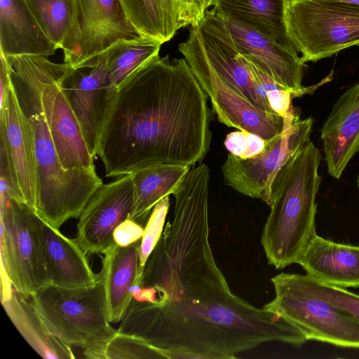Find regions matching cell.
<instances>
[{
    "mask_svg": "<svg viewBox=\"0 0 359 359\" xmlns=\"http://www.w3.org/2000/svg\"><path fill=\"white\" fill-rule=\"evenodd\" d=\"M208 98L185 59L158 54L145 62L107 112L97 153L105 177L201 163L212 139Z\"/></svg>",
    "mask_w": 359,
    "mask_h": 359,
    "instance_id": "6da1fadb",
    "label": "cell"
},
{
    "mask_svg": "<svg viewBox=\"0 0 359 359\" xmlns=\"http://www.w3.org/2000/svg\"><path fill=\"white\" fill-rule=\"evenodd\" d=\"M210 177L208 166L200 163L174 191L172 218L144 265L137 300L196 318L234 295L210 243Z\"/></svg>",
    "mask_w": 359,
    "mask_h": 359,
    "instance_id": "7a4b0ae2",
    "label": "cell"
},
{
    "mask_svg": "<svg viewBox=\"0 0 359 359\" xmlns=\"http://www.w3.org/2000/svg\"><path fill=\"white\" fill-rule=\"evenodd\" d=\"M11 83L26 119L38 173L36 213L60 229L79 218L95 191L103 184L96 170H67L60 161L44 114L40 88L30 55L6 57Z\"/></svg>",
    "mask_w": 359,
    "mask_h": 359,
    "instance_id": "3957f363",
    "label": "cell"
},
{
    "mask_svg": "<svg viewBox=\"0 0 359 359\" xmlns=\"http://www.w3.org/2000/svg\"><path fill=\"white\" fill-rule=\"evenodd\" d=\"M321 154L309 140L283 165L271 187L270 212L260 242L269 264H297L315 231Z\"/></svg>",
    "mask_w": 359,
    "mask_h": 359,
    "instance_id": "277c9868",
    "label": "cell"
},
{
    "mask_svg": "<svg viewBox=\"0 0 359 359\" xmlns=\"http://www.w3.org/2000/svg\"><path fill=\"white\" fill-rule=\"evenodd\" d=\"M92 285L64 287L47 284L32 294L31 303L49 330L64 344L93 350L116 332L108 319L101 271Z\"/></svg>",
    "mask_w": 359,
    "mask_h": 359,
    "instance_id": "5b68a950",
    "label": "cell"
},
{
    "mask_svg": "<svg viewBox=\"0 0 359 359\" xmlns=\"http://www.w3.org/2000/svg\"><path fill=\"white\" fill-rule=\"evenodd\" d=\"M178 49L210 98L220 123L269 140L299 119L297 111L283 117L255 106L219 76L206 57L197 25H191L187 39Z\"/></svg>",
    "mask_w": 359,
    "mask_h": 359,
    "instance_id": "8992f818",
    "label": "cell"
},
{
    "mask_svg": "<svg viewBox=\"0 0 359 359\" xmlns=\"http://www.w3.org/2000/svg\"><path fill=\"white\" fill-rule=\"evenodd\" d=\"M275 297L263 308L283 317L308 340L359 348V323L337 306L316 296L297 274L280 273L271 278Z\"/></svg>",
    "mask_w": 359,
    "mask_h": 359,
    "instance_id": "52a82bcc",
    "label": "cell"
},
{
    "mask_svg": "<svg viewBox=\"0 0 359 359\" xmlns=\"http://www.w3.org/2000/svg\"><path fill=\"white\" fill-rule=\"evenodd\" d=\"M288 36L304 62L359 45V8L316 0H289Z\"/></svg>",
    "mask_w": 359,
    "mask_h": 359,
    "instance_id": "ba28073f",
    "label": "cell"
},
{
    "mask_svg": "<svg viewBox=\"0 0 359 359\" xmlns=\"http://www.w3.org/2000/svg\"><path fill=\"white\" fill-rule=\"evenodd\" d=\"M1 268L13 288L26 297L49 284L43 240V220L24 203L0 205Z\"/></svg>",
    "mask_w": 359,
    "mask_h": 359,
    "instance_id": "9c48e42d",
    "label": "cell"
},
{
    "mask_svg": "<svg viewBox=\"0 0 359 359\" xmlns=\"http://www.w3.org/2000/svg\"><path fill=\"white\" fill-rule=\"evenodd\" d=\"M39 83L44 114L64 169L95 171V158L83 138L79 122L61 86L68 65L46 57L30 55Z\"/></svg>",
    "mask_w": 359,
    "mask_h": 359,
    "instance_id": "30bf717a",
    "label": "cell"
},
{
    "mask_svg": "<svg viewBox=\"0 0 359 359\" xmlns=\"http://www.w3.org/2000/svg\"><path fill=\"white\" fill-rule=\"evenodd\" d=\"M313 123L312 117L294 121L282 133L266 140L264 150L252 158L242 159L228 154L222 167L225 184L269 206L271 187L276 175L310 140Z\"/></svg>",
    "mask_w": 359,
    "mask_h": 359,
    "instance_id": "8fae6325",
    "label": "cell"
},
{
    "mask_svg": "<svg viewBox=\"0 0 359 359\" xmlns=\"http://www.w3.org/2000/svg\"><path fill=\"white\" fill-rule=\"evenodd\" d=\"M133 207L132 174L102 184L83 208L74 239L87 255H103L115 243L114 230L129 218Z\"/></svg>",
    "mask_w": 359,
    "mask_h": 359,
    "instance_id": "7c38bea8",
    "label": "cell"
},
{
    "mask_svg": "<svg viewBox=\"0 0 359 359\" xmlns=\"http://www.w3.org/2000/svg\"><path fill=\"white\" fill-rule=\"evenodd\" d=\"M61 86L79 122L89 151L95 158L107 112L114 96L109 91L105 52L92 67L68 65Z\"/></svg>",
    "mask_w": 359,
    "mask_h": 359,
    "instance_id": "4fadbf2b",
    "label": "cell"
},
{
    "mask_svg": "<svg viewBox=\"0 0 359 359\" xmlns=\"http://www.w3.org/2000/svg\"><path fill=\"white\" fill-rule=\"evenodd\" d=\"M77 56L73 68L92 67L112 45L141 36L118 0H74Z\"/></svg>",
    "mask_w": 359,
    "mask_h": 359,
    "instance_id": "5bb4252c",
    "label": "cell"
},
{
    "mask_svg": "<svg viewBox=\"0 0 359 359\" xmlns=\"http://www.w3.org/2000/svg\"><path fill=\"white\" fill-rule=\"evenodd\" d=\"M0 151L4 153L8 161L20 202L36 212V163L27 121L11 81L6 99L0 107Z\"/></svg>",
    "mask_w": 359,
    "mask_h": 359,
    "instance_id": "9a60e30c",
    "label": "cell"
},
{
    "mask_svg": "<svg viewBox=\"0 0 359 359\" xmlns=\"http://www.w3.org/2000/svg\"><path fill=\"white\" fill-rule=\"evenodd\" d=\"M219 16L243 57L289 90L294 97L309 93L310 88L302 86L305 62L297 52L287 49L276 39L250 27Z\"/></svg>",
    "mask_w": 359,
    "mask_h": 359,
    "instance_id": "2e32d148",
    "label": "cell"
},
{
    "mask_svg": "<svg viewBox=\"0 0 359 359\" xmlns=\"http://www.w3.org/2000/svg\"><path fill=\"white\" fill-rule=\"evenodd\" d=\"M196 25L206 57L218 74L252 104L273 112L260 96L248 61L238 50L222 18L208 10Z\"/></svg>",
    "mask_w": 359,
    "mask_h": 359,
    "instance_id": "e0dca14e",
    "label": "cell"
},
{
    "mask_svg": "<svg viewBox=\"0 0 359 359\" xmlns=\"http://www.w3.org/2000/svg\"><path fill=\"white\" fill-rule=\"evenodd\" d=\"M327 172L339 179L359 151V83L339 96L320 129Z\"/></svg>",
    "mask_w": 359,
    "mask_h": 359,
    "instance_id": "ac0fdd59",
    "label": "cell"
},
{
    "mask_svg": "<svg viewBox=\"0 0 359 359\" xmlns=\"http://www.w3.org/2000/svg\"><path fill=\"white\" fill-rule=\"evenodd\" d=\"M297 264L320 283L359 288V246L338 243L315 233Z\"/></svg>",
    "mask_w": 359,
    "mask_h": 359,
    "instance_id": "d6986e66",
    "label": "cell"
},
{
    "mask_svg": "<svg viewBox=\"0 0 359 359\" xmlns=\"http://www.w3.org/2000/svg\"><path fill=\"white\" fill-rule=\"evenodd\" d=\"M57 49L25 0H0V53L47 57Z\"/></svg>",
    "mask_w": 359,
    "mask_h": 359,
    "instance_id": "ffe728a7",
    "label": "cell"
},
{
    "mask_svg": "<svg viewBox=\"0 0 359 359\" xmlns=\"http://www.w3.org/2000/svg\"><path fill=\"white\" fill-rule=\"evenodd\" d=\"M42 240L49 283L64 287L93 285L99 275L92 270L87 254L76 240L67 238L43 221Z\"/></svg>",
    "mask_w": 359,
    "mask_h": 359,
    "instance_id": "44dd1931",
    "label": "cell"
},
{
    "mask_svg": "<svg viewBox=\"0 0 359 359\" xmlns=\"http://www.w3.org/2000/svg\"><path fill=\"white\" fill-rule=\"evenodd\" d=\"M141 239L128 245L114 243L103 254L102 269L108 319L120 323L132 301L130 289L141 281L139 250Z\"/></svg>",
    "mask_w": 359,
    "mask_h": 359,
    "instance_id": "7402d4cb",
    "label": "cell"
},
{
    "mask_svg": "<svg viewBox=\"0 0 359 359\" xmlns=\"http://www.w3.org/2000/svg\"><path fill=\"white\" fill-rule=\"evenodd\" d=\"M1 304L22 337L42 358H75L71 346L60 341L48 327L29 298L15 289Z\"/></svg>",
    "mask_w": 359,
    "mask_h": 359,
    "instance_id": "603a6c76",
    "label": "cell"
},
{
    "mask_svg": "<svg viewBox=\"0 0 359 359\" xmlns=\"http://www.w3.org/2000/svg\"><path fill=\"white\" fill-rule=\"evenodd\" d=\"M288 0H217L212 10L259 31L296 51L287 32L285 10Z\"/></svg>",
    "mask_w": 359,
    "mask_h": 359,
    "instance_id": "cb8c5ba5",
    "label": "cell"
},
{
    "mask_svg": "<svg viewBox=\"0 0 359 359\" xmlns=\"http://www.w3.org/2000/svg\"><path fill=\"white\" fill-rule=\"evenodd\" d=\"M191 168L158 166L132 174L133 207L128 219L145 226L154 207L172 194Z\"/></svg>",
    "mask_w": 359,
    "mask_h": 359,
    "instance_id": "d4e9b609",
    "label": "cell"
},
{
    "mask_svg": "<svg viewBox=\"0 0 359 359\" xmlns=\"http://www.w3.org/2000/svg\"><path fill=\"white\" fill-rule=\"evenodd\" d=\"M49 39L73 67L77 56L74 0H25Z\"/></svg>",
    "mask_w": 359,
    "mask_h": 359,
    "instance_id": "484cf974",
    "label": "cell"
},
{
    "mask_svg": "<svg viewBox=\"0 0 359 359\" xmlns=\"http://www.w3.org/2000/svg\"><path fill=\"white\" fill-rule=\"evenodd\" d=\"M125 15L142 37L162 44L180 29L176 0H118Z\"/></svg>",
    "mask_w": 359,
    "mask_h": 359,
    "instance_id": "4316f807",
    "label": "cell"
},
{
    "mask_svg": "<svg viewBox=\"0 0 359 359\" xmlns=\"http://www.w3.org/2000/svg\"><path fill=\"white\" fill-rule=\"evenodd\" d=\"M161 45L158 41L140 36L133 40L118 41L107 50L110 94L114 96L130 75L148 60L158 55Z\"/></svg>",
    "mask_w": 359,
    "mask_h": 359,
    "instance_id": "83f0119b",
    "label": "cell"
},
{
    "mask_svg": "<svg viewBox=\"0 0 359 359\" xmlns=\"http://www.w3.org/2000/svg\"><path fill=\"white\" fill-rule=\"evenodd\" d=\"M86 358L93 359H147L168 358L166 353L142 339L118 331L100 346L83 352Z\"/></svg>",
    "mask_w": 359,
    "mask_h": 359,
    "instance_id": "f1b7e54d",
    "label": "cell"
},
{
    "mask_svg": "<svg viewBox=\"0 0 359 359\" xmlns=\"http://www.w3.org/2000/svg\"><path fill=\"white\" fill-rule=\"evenodd\" d=\"M245 58L248 61L260 96L268 102L271 110L283 117L294 111L296 109L292 104V100L294 98L293 94L278 83L252 61Z\"/></svg>",
    "mask_w": 359,
    "mask_h": 359,
    "instance_id": "f546056e",
    "label": "cell"
},
{
    "mask_svg": "<svg viewBox=\"0 0 359 359\" xmlns=\"http://www.w3.org/2000/svg\"><path fill=\"white\" fill-rule=\"evenodd\" d=\"M297 277L310 292L337 306L359 323V295L344 288L320 283L308 275L297 274Z\"/></svg>",
    "mask_w": 359,
    "mask_h": 359,
    "instance_id": "4dcf8cb0",
    "label": "cell"
},
{
    "mask_svg": "<svg viewBox=\"0 0 359 359\" xmlns=\"http://www.w3.org/2000/svg\"><path fill=\"white\" fill-rule=\"evenodd\" d=\"M170 206L169 196L160 201L152 209L144 226L139 255L140 273L163 233L165 217Z\"/></svg>",
    "mask_w": 359,
    "mask_h": 359,
    "instance_id": "1f68e13d",
    "label": "cell"
},
{
    "mask_svg": "<svg viewBox=\"0 0 359 359\" xmlns=\"http://www.w3.org/2000/svg\"><path fill=\"white\" fill-rule=\"evenodd\" d=\"M266 140L250 132L237 130L228 134L224 140L226 149L242 159L252 158L264 149Z\"/></svg>",
    "mask_w": 359,
    "mask_h": 359,
    "instance_id": "d6a6232c",
    "label": "cell"
},
{
    "mask_svg": "<svg viewBox=\"0 0 359 359\" xmlns=\"http://www.w3.org/2000/svg\"><path fill=\"white\" fill-rule=\"evenodd\" d=\"M178 10V27L196 25L203 18L208 8L217 0H176Z\"/></svg>",
    "mask_w": 359,
    "mask_h": 359,
    "instance_id": "836d02e7",
    "label": "cell"
},
{
    "mask_svg": "<svg viewBox=\"0 0 359 359\" xmlns=\"http://www.w3.org/2000/svg\"><path fill=\"white\" fill-rule=\"evenodd\" d=\"M144 226L130 219L121 222L114 230V241L119 246H128L143 236Z\"/></svg>",
    "mask_w": 359,
    "mask_h": 359,
    "instance_id": "e575fe53",
    "label": "cell"
},
{
    "mask_svg": "<svg viewBox=\"0 0 359 359\" xmlns=\"http://www.w3.org/2000/svg\"><path fill=\"white\" fill-rule=\"evenodd\" d=\"M11 87V78L8 61L6 57L0 53V107L5 102Z\"/></svg>",
    "mask_w": 359,
    "mask_h": 359,
    "instance_id": "d590c367",
    "label": "cell"
},
{
    "mask_svg": "<svg viewBox=\"0 0 359 359\" xmlns=\"http://www.w3.org/2000/svg\"><path fill=\"white\" fill-rule=\"evenodd\" d=\"M323 2L335 3L359 8V0H316Z\"/></svg>",
    "mask_w": 359,
    "mask_h": 359,
    "instance_id": "8d00e7d4",
    "label": "cell"
},
{
    "mask_svg": "<svg viewBox=\"0 0 359 359\" xmlns=\"http://www.w3.org/2000/svg\"><path fill=\"white\" fill-rule=\"evenodd\" d=\"M357 184H358V187L359 188V175H358V177L357 178Z\"/></svg>",
    "mask_w": 359,
    "mask_h": 359,
    "instance_id": "74e56055",
    "label": "cell"
},
{
    "mask_svg": "<svg viewBox=\"0 0 359 359\" xmlns=\"http://www.w3.org/2000/svg\"><path fill=\"white\" fill-rule=\"evenodd\" d=\"M289 1V0H288Z\"/></svg>",
    "mask_w": 359,
    "mask_h": 359,
    "instance_id": "f35d334b",
    "label": "cell"
}]
</instances>
